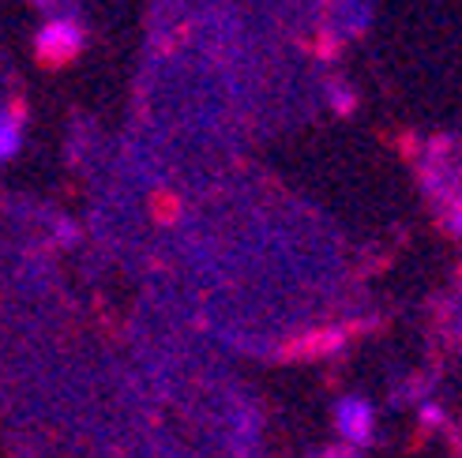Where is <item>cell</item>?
<instances>
[{
    "instance_id": "obj_1",
    "label": "cell",
    "mask_w": 462,
    "mask_h": 458,
    "mask_svg": "<svg viewBox=\"0 0 462 458\" xmlns=\"http://www.w3.org/2000/svg\"><path fill=\"white\" fill-rule=\"evenodd\" d=\"M335 432L346 447H365L376 440V409L368 398L361 395H346L338 406H335Z\"/></svg>"
},
{
    "instance_id": "obj_2",
    "label": "cell",
    "mask_w": 462,
    "mask_h": 458,
    "mask_svg": "<svg viewBox=\"0 0 462 458\" xmlns=\"http://www.w3.org/2000/svg\"><path fill=\"white\" fill-rule=\"evenodd\" d=\"M83 45V34L76 23H50L42 34H38V53L45 60H68V57H76V50Z\"/></svg>"
},
{
    "instance_id": "obj_3",
    "label": "cell",
    "mask_w": 462,
    "mask_h": 458,
    "mask_svg": "<svg viewBox=\"0 0 462 458\" xmlns=\"http://www.w3.org/2000/svg\"><path fill=\"white\" fill-rule=\"evenodd\" d=\"M23 147V121L12 109H0V162H12Z\"/></svg>"
},
{
    "instance_id": "obj_4",
    "label": "cell",
    "mask_w": 462,
    "mask_h": 458,
    "mask_svg": "<svg viewBox=\"0 0 462 458\" xmlns=\"http://www.w3.org/2000/svg\"><path fill=\"white\" fill-rule=\"evenodd\" d=\"M319 458H357V447H346V444H338V447H331V451H323Z\"/></svg>"
}]
</instances>
